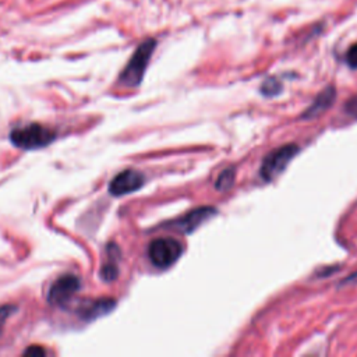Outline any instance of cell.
I'll list each match as a JSON object with an SVG mask.
<instances>
[{
  "label": "cell",
  "mask_w": 357,
  "mask_h": 357,
  "mask_svg": "<svg viewBox=\"0 0 357 357\" xmlns=\"http://www.w3.org/2000/svg\"><path fill=\"white\" fill-rule=\"evenodd\" d=\"M24 354H26V356H43V354H46V350L43 347H39V346H31L24 351Z\"/></svg>",
  "instance_id": "2e32d148"
},
{
  "label": "cell",
  "mask_w": 357,
  "mask_h": 357,
  "mask_svg": "<svg viewBox=\"0 0 357 357\" xmlns=\"http://www.w3.org/2000/svg\"><path fill=\"white\" fill-rule=\"evenodd\" d=\"M215 215H216V209L213 206H199V208H195V209L190 211L188 213L169 222L166 226L172 227L180 233L188 234V233L194 231L197 227H199L204 222L213 218Z\"/></svg>",
  "instance_id": "8992f818"
},
{
  "label": "cell",
  "mask_w": 357,
  "mask_h": 357,
  "mask_svg": "<svg viewBox=\"0 0 357 357\" xmlns=\"http://www.w3.org/2000/svg\"><path fill=\"white\" fill-rule=\"evenodd\" d=\"M57 134L54 130L38 124V123H32L24 127H18L14 128L10 132V141L21 149H39L43 146H47L49 144H52L56 139Z\"/></svg>",
  "instance_id": "7a4b0ae2"
},
{
  "label": "cell",
  "mask_w": 357,
  "mask_h": 357,
  "mask_svg": "<svg viewBox=\"0 0 357 357\" xmlns=\"http://www.w3.org/2000/svg\"><path fill=\"white\" fill-rule=\"evenodd\" d=\"M280 92H282V84L278 78L269 77L261 85V93H264L265 96H276Z\"/></svg>",
  "instance_id": "8fae6325"
},
{
  "label": "cell",
  "mask_w": 357,
  "mask_h": 357,
  "mask_svg": "<svg viewBox=\"0 0 357 357\" xmlns=\"http://www.w3.org/2000/svg\"><path fill=\"white\" fill-rule=\"evenodd\" d=\"M346 61L351 68H357V43H354L346 53Z\"/></svg>",
  "instance_id": "4fadbf2b"
},
{
  "label": "cell",
  "mask_w": 357,
  "mask_h": 357,
  "mask_svg": "<svg viewBox=\"0 0 357 357\" xmlns=\"http://www.w3.org/2000/svg\"><path fill=\"white\" fill-rule=\"evenodd\" d=\"M100 275H102V278L105 279V280H113L117 275H119V269H117V266L114 265V264H105L103 265V268H102V271H100Z\"/></svg>",
  "instance_id": "7c38bea8"
},
{
  "label": "cell",
  "mask_w": 357,
  "mask_h": 357,
  "mask_svg": "<svg viewBox=\"0 0 357 357\" xmlns=\"http://www.w3.org/2000/svg\"><path fill=\"white\" fill-rule=\"evenodd\" d=\"M346 112L357 119V95L350 98L346 103Z\"/></svg>",
  "instance_id": "5bb4252c"
},
{
  "label": "cell",
  "mask_w": 357,
  "mask_h": 357,
  "mask_svg": "<svg viewBox=\"0 0 357 357\" xmlns=\"http://www.w3.org/2000/svg\"><path fill=\"white\" fill-rule=\"evenodd\" d=\"M335 88L333 86H328L325 88L317 98L315 100L312 102V105L304 112L303 117L305 119H312V117H317L319 114H322L328 107L332 106L333 100H335Z\"/></svg>",
  "instance_id": "9c48e42d"
},
{
  "label": "cell",
  "mask_w": 357,
  "mask_h": 357,
  "mask_svg": "<svg viewBox=\"0 0 357 357\" xmlns=\"http://www.w3.org/2000/svg\"><path fill=\"white\" fill-rule=\"evenodd\" d=\"M298 151L300 148L296 144H287L269 152L261 165V177L265 181H271L275 177H278L291 162V159L297 155Z\"/></svg>",
  "instance_id": "277c9868"
},
{
  "label": "cell",
  "mask_w": 357,
  "mask_h": 357,
  "mask_svg": "<svg viewBox=\"0 0 357 357\" xmlns=\"http://www.w3.org/2000/svg\"><path fill=\"white\" fill-rule=\"evenodd\" d=\"M114 305H116V301L113 298H98L86 303L79 311V314L84 319L91 321V319L99 318L100 315L109 314L114 308Z\"/></svg>",
  "instance_id": "ba28073f"
},
{
  "label": "cell",
  "mask_w": 357,
  "mask_h": 357,
  "mask_svg": "<svg viewBox=\"0 0 357 357\" xmlns=\"http://www.w3.org/2000/svg\"><path fill=\"white\" fill-rule=\"evenodd\" d=\"M181 244L172 237H159L149 243L148 257L151 262L160 269L172 266L181 255Z\"/></svg>",
  "instance_id": "3957f363"
},
{
  "label": "cell",
  "mask_w": 357,
  "mask_h": 357,
  "mask_svg": "<svg viewBox=\"0 0 357 357\" xmlns=\"http://www.w3.org/2000/svg\"><path fill=\"white\" fill-rule=\"evenodd\" d=\"M234 177H236V170L233 167H229V169H225L216 178L215 181V187L216 190L219 191H225V190H229L233 183H234Z\"/></svg>",
  "instance_id": "30bf717a"
},
{
  "label": "cell",
  "mask_w": 357,
  "mask_h": 357,
  "mask_svg": "<svg viewBox=\"0 0 357 357\" xmlns=\"http://www.w3.org/2000/svg\"><path fill=\"white\" fill-rule=\"evenodd\" d=\"M144 174L139 173L138 170L134 169H127L120 172L119 174H116L110 184H109V191L110 194L120 197V195H126L130 192L137 191L138 188H141L144 185Z\"/></svg>",
  "instance_id": "52a82bcc"
},
{
  "label": "cell",
  "mask_w": 357,
  "mask_h": 357,
  "mask_svg": "<svg viewBox=\"0 0 357 357\" xmlns=\"http://www.w3.org/2000/svg\"><path fill=\"white\" fill-rule=\"evenodd\" d=\"M81 280L74 273H64L59 276L49 289L47 301L52 305H64L79 289Z\"/></svg>",
  "instance_id": "5b68a950"
},
{
  "label": "cell",
  "mask_w": 357,
  "mask_h": 357,
  "mask_svg": "<svg viewBox=\"0 0 357 357\" xmlns=\"http://www.w3.org/2000/svg\"><path fill=\"white\" fill-rule=\"evenodd\" d=\"M13 310H14V307H11V305H3V307H0V332H1V328H3V325H4V322H6V319L10 317V314H11Z\"/></svg>",
  "instance_id": "9a60e30c"
},
{
  "label": "cell",
  "mask_w": 357,
  "mask_h": 357,
  "mask_svg": "<svg viewBox=\"0 0 357 357\" xmlns=\"http://www.w3.org/2000/svg\"><path fill=\"white\" fill-rule=\"evenodd\" d=\"M155 46H156V40L152 38L145 39L142 43L138 45V47L135 49L131 59L128 60V63L126 64L124 70L120 74V82L124 86L134 88L141 84L145 70L148 67V63L151 60V56L155 50Z\"/></svg>",
  "instance_id": "6da1fadb"
}]
</instances>
